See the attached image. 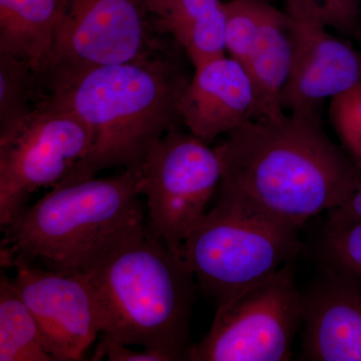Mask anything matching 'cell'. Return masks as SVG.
<instances>
[{"mask_svg": "<svg viewBox=\"0 0 361 361\" xmlns=\"http://www.w3.org/2000/svg\"><path fill=\"white\" fill-rule=\"evenodd\" d=\"M47 96L32 66L23 59L0 52V133L30 115Z\"/></svg>", "mask_w": 361, "mask_h": 361, "instance_id": "obj_18", "label": "cell"}, {"mask_svg": "<svg viewBox=\"0 0 361 361\" xmlns=\"http://www.w3.org/2000/svg\"><path fill=\"white\" fill-rule=\"evenodd\" d=\"M66 4V0H0V52L25 61L42 87Z\"/></svg>", "mask_w": 361, "mask_h": 361, "instance_id": "obj_14", "label": "cell"}, {"mask_svg": "<svg viewBox=\"0 0 361 361\" xmlns=\"http://www.w3.org/2000/svg\"><path fill=\"white\" fill-rule=\"evenodd\" d=\"M254 106L255 96L245 68L223 56L195 68L178 110L182 125L210 144L252 121Z\"/></svg>", "mask_w": 361, "mask_h": 361, "instance_id": "obj_12", "label": "cell"}, {"mask_svg": "<svg viewBox=\"0 0 361 361\" xmlns=\"http://www.w3.org/2000/svg\"><path fill=\"white\" fill-rule=\"evenodd\" d=\"M147 230L182 255L188 235L208 212L222 178L216 149L191 133L171 130L139 169Z\"/></svg>", "mask_w": 361, "mask_h": 361, "instance_id": "obj_8", "label": "cell"}, {"mask_svg": "<svg viewBox=\"0 0 361 361\" xmlns=\"http://www.w3.org/2000/svg\"><path fill=\"white\" fill-rule=\"evenodd\" d=\"M104 357L110 361H166L163 356L153 351L133 350L129 345L101 337L92 360H101Z\"/></svg>", "mask_w": 361, "mask_h": 361, "instance_id": "obj_23", "label": "cell"}, {"mask_svg": "<svg viewBox=\"0 0 361 361\" xmlns=\"http://www.w3.org/2000/svg\"><path fill=\"white\" fill-rule=\"evenodd\" d=\"M292 18L313 21L361 42V0H281Z\"/></svg>", "mask_w": 361, "mask_h": 361, "instance_id": "obj_21", "label": "cell"}, {"mask_svg": "<svg viewBox=\"0 0 361 361\" xmlns=\"http://www.w3.org/2000/svg\"></svg>", "mask_w": 361, "mask_h": 361, "instance_id": "obj_25", "label": "cell"}, {"mask_svg": "<svg viewBox=\"0 0 361 361\" xmlns=\"http://www.w3.org/2000/svg\"><path fill=\"white\" fill-rule=\"evenodd\" d=\"M141 197L139 170L58 185L1 230V245L45 269L90 274L146 231Z\"/></svg>", "mask_w": 361, "mask_h": 361, "instance_id": "obj_3", "label": "cell"}, {"mask_svg": "<svg viewBox=\"0 0 361 361\" xmlns=\"http://www.w3.org/2000/svg\"><path fill=\"white\" fill-rule=\"evenodd\" d=\"M215 205L188 235L182 257L216 308L269 279L302 253L299 230L218 186Z\"/></svg>", "mask_w": 361, "mask_h": 361, "instance_id": "obj_5", "label": "cell"}, {"mask_svg": "<svg viewBox=\"0 0 361 361\" xmlns=\"http://www.w3.org/2000/svg\"><path fill=\"white\" fill-rule=\"evenodd\" d=\"M89 127L52 94L0 133V228L27 208L32 194L54 188L89 154Z\"/></svg>", "mask_w": 361, "mask_h": 361, "instance_id": "obj_6", "label": "cell"}, {"mask_svg": "<svg viewBox=\"0 0 361 361\" xmlns=\"http://www.w3.org/2000/svg\"><path fill=\"white\" fill-rule=\"evenodd\" d=\"M216 147L219 186L295 229L334 210L361 185V169L332 141L322 116L252 120Z\"/></svg>", "mask_w": 361, "mask_h": 361, "instance_id": "obj_1", "label": "cell"}, {"mask_svg": "<svg viewBox=\"0 0 361 361\" xmlns=\"http://www.w3.org/2000/svg\"><path fill=\"white\" fill-rule=\"evenodd\" d=\"M271 7L267 0H231L224 4L226 51L243 66Z\"/></svg>", "mask_w": 361, "mask_h": 361, "instance_id": "obj_20", "label": "cell"}, {"mask_svg": "<svg viewBox=\"0 0 361 361\" xmlns=\"http://www.w3.org/2000/svg\"><path fill=\"white\" fill-rule=\"evenodd\" d=\"M329 118L341 148L361 169V84L330 99Z\"/></svg>", "mask_w": 361, "mask_h": 361, "instance_id": "obj_22", "label": "cell"}, {"mask_svg": "<svg viewBox=\"0 0 361 361\" xmlns=\"http://www.w3.org/2000/svg\"><path fill=\"white\" fill-rule=\"evenodd\" d=\"M291 59L290 18L272 6L244 66L255 96L252 120L278 118L286 113L283 92Z\"/></svg>", "mask_w": 361, "mask_h": 361, "instance_id": "obj_16", "label": "cell"}, {"mask_svg": "<svg viewBox=\"0 0 361 361\" xmlns=\"http://www.w3.org/2000/svg\"><path fill=\"white\" fill-rule=\"evenodd\" d=\"M0 361H54L39 322L4 269L0 278Z\"/></svg>", "mask_w": 361, "mask_h": 361, "instance_id": "obj_17", "label": "cell"}, {"mask_svg": "<svg viewBox=\"0 0 361 361\" xmlns=\"http://www.w3.org/2000/svg\"><path fill=\"white\" fill-rule=\"evenodd\" d=\"M299 360L361 361V296L322 272L302 291Z\"/></svg>", "mask_w": 361, "mask_h": 361, "instance_id": "obj_13", "label": "cell"}, {"mask_svg": "<svg viewBox=\"0 0 361 361\" xmlns=\"http://www.w3.org/2000/svg\"><path fill=\"white\" fill-rule=\"evenodd\" d=\"M294 261L262 283L216 308L210 329L189 361H288L303 322Z\"/></svg>", "mask_w": 361, "mask_h": 361, "instance_id": "obj_7", "label": "cell"}, {"mask_svg": "<svg viewBox=\"0 0 361 361\" xmlns=\"http://www.w3.org/2000/svg\"><path fill=\"white\" fill-rule=\"evenodd\" d=\"M313 258L322 272L336 277L361 296V223L336 230L322 228Z\"/></svg>", "mask_w": 361, "mask_h": 361, "instance_id": "obj_19", "label": "cell"}, {"mask_svg": "<svg viewBox=\"0 0 361 361\" xmlns=\"http://www.w3.org/2000/svg\"><path fill=\"white\" fill-rule=\"evenodd\" d=\"M142 0H66L47 94L90 70L127 63L164 47Z\"/></svg>", "mask_w": 361, "mask_h": 361, "instance_id": "obj_9", "label": "cell"}, {"mask_svg": "<svg viewBox=\"0 0 361 361\" xmlns=\"http://www.w3.org/2000/svg\"><path fill=\"white\" fill-rule=\"evenodd\" d=\"M165 47L146 56L82 73L51 94L89 127V154L61 184L106 169L139 170L149 149L179 128L180 97L190 82ZM59 184V185H61Z\"/></svg>", "mask_w": 361, "mask_h": 361, "instance_id": "obj_2", "label": "cell"}, {"mask_svg": "<svg viewBox=\"0 0 361 361\" xmlns=\"http://www.w3.org/2000/svg\"><path fill=\"white\" fill-rule=\"evenodd\" d=\"M290 35L291 68L283 92L284 111L322 116L325 102L361 84V51L313 21L290 18Z\"/></svg>", "mask_w": 361, "mask_h": 361, "instance_id": "obj_11", "label": "cell"}, {"mask_svg": "<svg viewBox=\"0 0 361 361\" xmlns=\"http://www.w3.org/2000/svg\"><path fill=\"white\" fill-rule=\"evenodd\" d=\"M361 223V185L341 206L327 213L323 229L336 230Z\"/></svg>", "mask_w": 361, "mask_h": 361, "instance_id": "obj_24", "label": "cell"}, {"mask_svg": "<svg viewBox=\"0 0 361 361\" xmlns=\"http://www.w3.org/2000/svg\"><path fill=\"white\" fill-rule=\"evenodd\" d=\"M157 32L184 49L194 68L226 56L224 4L220 0H142Z\"/></svg>", "mask_w": 361, "mask_h": 361, "instance_id": "obj_15", "label": "cell"}, {"mask_svg": "<svg viewBox=\"0 0 361 361\" xmlns=\"http://www.w3.org/2000/svg\"><path fill=\"white\" fill-rule=\"evenodd\" d=\"M85 276L103 313L102 337L142 346L166 361L188 360L199 289L182 255L146 227Z\"/></svg>", "mask_w": 361, "mask_h": 361, "instance_id": "obj_4", "label": "cell"}, {"mask_svg": "<svg viewBox=\"0 0 361 361\" xmlns=\"http://www.w3.org/2000/svg\"><path fill=\"white\" fill-rule=\"evenodd\" d=\"M11 282L32 311L54 361H80L104 327L97 292L85 275L63 274L16 258Z\"/></svg>", "mask_w": 361, "mask_h": 361, "instance_id": "obj_10", "label": "cell"}]
</instances>
